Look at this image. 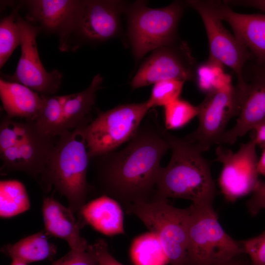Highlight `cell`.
Wrapping results in <instances>:
<instances>
[{
    "label": "cell",
    "instance_id": "cell-1",
    "mask_svg": "<svg viewBox=\"0 0 265 265\" xmlns=\"http://www.w3.org/2000/svg\"><path fill=\"white\" fill-rule=\"evenodd\" d=\"M169 146L163 133L138 135L106 165L103 179L110 194L125 205L150 200Z\"/></svg>",
    "mask_w": 265,
    "mask_h": 265
},
{
    "label": "cell",
    "instance_id": "cell-2",
    "mask_svg": "<svg viewBox=\"0 0 265 265\" xmlns=\"http://www.w3.org/2000/svg\"><path fill=\"white\" fill-rule=\"evenodd\" d=\"M163 134L172 155L168 165L161 169L153 199L180 198L193 204L212 205L217 190L202 152L185 137Z\"/></svg>",
    "mask_w": 265,
    "mask_h": 265
},
{
    "label": "cell",
    "instance_id": "cell-3",
    "mask_svg": "<svg viewBox=\"0 0 265 265\" xmlns=\"http://www.w3.org/2000/svg\"><path fill=\"white\" fill-rule=\"evenodd\" d=\"M87 124L58 136L42 176L49 187L53 186L66 198L74 213H80L85 204L88 190L90 158L84 133Z\"/></svg>",
    "mask_w": 265,
    "mask_h": 265
},
{
    "label": "cell",
    "instance_id": "cell-4",
    "mask_svg": "<svg viewBox=\"0 0 265 265\" xmlns=\"http://www.w3.org/2000/svg\"><path fill=\"white\" fill-rule=\"evenodd\" d=\"M34 122H20L7 116L0 125V154L7 171H20L36 178L42 176L55 143Z\"/></svg>",
    "mask_w": 265,
    "mask_h": 265
},
{
    "label": "cell",
    "instance_id": "cell-5",
    "mask_svg": "<svg viewBox=\"0 0 265 265\" xmlns=\"http://www.w3.org/2000/svg\"><path fill=\"white\" fill-rule=\"evenodd\" d=\"M187 209L186 265H215L245 254L240 241L221 226L212 205L192 204Z\"/></svg>",
    "mask_w": 265,
    "mask_h": 265
},
{
    "label": "cell",
    "instance_id": "cell-6",
    "mask_svg": "<svg viewBox=\"0 0 265 265\" xmlns=\"http://www.w3.org/2000/svg\"><path fill=\"white\" fill-rule=\"evenodd\" d=\"M183 2L176 1L164 7L152 8L142 0L128 8V35L136 60L147 53L174 43L183 13Z\"/></svg>",
    "mask_w": 265,
    "mask_h": 265
},
{
    "label": "cell",
    "instance_id": "cell-7",
    "mask_svg": "<svg viewBox=\"0 0 265 265\" xmlns=\"http://www.w3.org/2000/svg\"><path fill=\"white\" fill-rule=\"evenodd\" d=\"M158 237L170 265H186L187 209L173 206L167 199H153L126 207Z\"/></svg>",
    "mask_w": 265,
    "mask_h": 265
},
{
    "label": "cell",
    "instance_id": "cell-8",
    "mask_svg": "<svg viewBox=\"0 0 265 265\" xmlns=\"http://www.w3.org/2000/svg\"><path fill=\"white\" fill-rule=\"evenodd\" d=\"M149 109L146 101L99 112L84 129L89 158L107 154L132 138Z\"/></svg>",
    "mask_w": 265,
    "mask_h": 265
},
{
    "label": "cell",
    "instance_id": "cell-9",
    "mask_svg": "<svg viewBox=\"0 0 265 265\" xmlns=\"http://www.w3.org/2000/svg\"><path fill=\"white\" fill-rule=\"evenodd\" d=\"M256 146L251 136L250 140L240 144L236 152L221 146L217 147L215 160L222 164L218 184L227 201H235L253 192L260 183Z\"/></svg>",
    "mask_w": 265,
    "mask_h": 265
},
{
    "label": "cell",
    "instance_id": "cell-10",
    "mask_svg": "<svg viewBox=\"0 0 265 265\" xmlns=\"http://www.w3.org/2000/svg\"><path fill=\"white\" fill-rule=\"evenodd\" d=\"M199 123L196 130L185 138L203 153L217 144L229 121L239 112L237 90L232 84L206 94L197 106Z\"/></svg>",
    "mask_w": 265,
    "mask_h": 265
},
{
    "label": "cell",
    "instance_id": "cell-11",
    "mask_svg": "<svg viewBox=\"0 0 265 265\" xmlns=\"http://www.w3.org/2000/svg\"><path fill=\"white\" fill-rule=\"evenodd\" d=\"M196 68L187 44L176 41L154 50L141 64L131 84L136 89L162 80H193Z\"/></svg>",
    "mask_w": 265,
    "mask_h": 265
},
{
    "label": "cell",
    "instance_id": "cell-12",
    "mask_svg": "<svg viewBox=\"0 0 265 265\" xmlns=\"http://www.w3.org/2000/svg\"><path fill=\"white\" fill-rule=\"evenodd\" d=\"M21 33V54L16 70L7 80L23 84L41 95L51 96L59 89L62 75L57 70L48 72L40 59L36 44L39 28L18 14Z\"/></svg>",
    "mask_w": 265,
    "mask_h": 265
},
{
    "label": "cell",
    "instance_id": "cell-13",
    "mask_svg": "<svg viewBox=\"0 0 265 265\" xmlns=\"http://www.w3.org/2000/svg\"><path fill=\"white\" fill-rule=\"evenodd\" d=\"M186 4L195 9L204 24L208 40L210 56L236 74L237 86L246 82L243 77L245 64L251 57L249 51L224 27L222 21L206 5L204 0H187Z\"/></svg>",
    "mask_w": 265,
    "mask_h": 265
},
{
    "label": "cell",
    "instance_id": "cell-14",
    "mask_svg": "<svg viewBox=\"0 0 265 265\" xmlns=\"http://www.w3.org/2000/svg\"><path fill=\"white\" fill-rule=\"evenodd\" d=\"M128 9L119 0H80L70 36L76 35L85 41L100 42L116 37L120 30V18Z\"/></svg>",
    "mask_w": 265,
    "mask_h": 265
},
{
    "label": "cell",
    "instance_id": "cell-15",
    "mask_svg": "<svg viewBox=\"0 0 265 265\" xmlns=\"http://www.w3.org/2000/svg\"><path fill=\"white\" fill-rule=\"evenodd\" d=\"M239 112L234 126L225 132L218 144H233L239 138L265 121V69L258 66L249 82L236 86Z\"/></svg>",
    "mask_w": 265,
    "mask_h": 265
},
{
    "label": "cell",
    "instance_id": "cell-16",
    "mask_svg": "<svg viewBox=\"0 0 265 265\" xmlns=\"http://www.w3.org/2000/svg\"><path fill=\"white\" fill-rule=\"evenodd\" d=\"M208 7L232 28L234 36L256 58L258 66H265V15L234 11L224 1L204 0Z\"/></svg>",
    "mask_w": 265,
    "mask_h": 265
},
{
    "label": "cell",
    "instance_id": "cell-17",
    "mask_svg": "<svg viewBox=\"0 0 265 265\" xmlns=\"http://www.w3.org/2000/svg\"><path fill=\"white\" fill-rule=\"evenodd\" d=\"M25 3L29 10L27 21L37 23L40 29L58 34L62 46L72 31L80 0H31Z\"/></svg>",
    "mask_w": 265,
    "mask_h": 265
},
{
    "label": "cell",
    "instance_id": "cell-18",
    "mask_svg": "<svg viewBox=\"0 0 265 265\" xmlns=\"http://www.w3.org/2000/svg\"><path fill=\"white\" fill-rule=\"evenodd\" d=\"M73 211L53 197L44 199L42 214L47 234L65 240L70 249L84 250L88 244L80 235V225Z\"/></svg>",
    "mask_w": 265,
    "mask_h": 265
},
{
    "label": "cell",
    "instance_id": "cell-19",
    "mask_svg": "<svg viewBox=\"0 0 265 265\" xmlns=\"http://www.w3.org/2000/svg\"><path fill=\"white\" fill-rule=\"evenodd\" d=\"M0 97L7 117L24 118L32 122L36 119L43 102L42 95L23 84L2 78Z\"/></svg>",
    "mask_w": 265,
    "mask_h": 265
},
{
    "label": "cell",
    "instance_id": "cell-20",
    "mask_svg": "<svg viewBox=\"0 0 265 265\" xmlns=\"http://www.w3.org/2000/svg\"><path fill=\"white\" fill-rule=\"evenodd\" d=\"M80 213L96 230L106 236L124 233V217L119 203L103 195L85 204Z\"/></svg>",
    "mask_w": 265,
    "mask_h": 265
},
{
    "label": "cell",
    "instance_id": "cell-21",
    "mask_svg": "<svg viewBox=\"0 0 265 265\" xmlns=\"http://www.w3.org/2000/svg\"><path fill=\"white\" fill-rule=\"evenodd\" d=\"M102 82V77L98 74L94 77L85 90L66 95L59 135L88 124L87 117L95 104L96 93L100 89Z\"/></svg>",
    "mask_w": 265,
    "mask_h": 265
},
{
    "label": "cell",
    "instance_id": "cell-22",
    "mask_svg": "<svg viewBox=\"0 0 265 265\" xmlns=\"http://www.w3.org/2000/svg\"><path fill=\"white\" fill-rule=\"evenodd\" d=\"M1 252L11 258L26 264L52 259L56 253V246L50 243L45 232H39L14 244L1 248Z\"/></svg>",
    "mask_w": 265,
    "mask_h": 265
},
{
    "label": "cell",
    "instance_id": "cell-23",
    "mask_svg": "<svg viewBox=\"0 0 265 265\" xmlns=\"http://www.w3.org/2000/svg\"><path fill=\"white\" fill-rule=\"evenodd\" d=\"M30 207L29 199L23 184L16 180L0 182V216L12 217L27 211Z\"/></svg>",
    "mask_w": 265,
    "mask_h": 265
},
{
    "label": "cell",
    "instance_id": "cell-24",
    "mask_svg": "<svg viewBox=\"0 0 265 265\" xmlns=\"http://www.w3.org/2000/svg\"><path fill=\"white\" fill-rule=\"evenodd\" d=\"M40 111L34 121L38 129L52 138L58 136L62 116V109L66 95H43Z\"/></svg>",
    "mask_w": 265,
    "mask_h": 265
},
{
    "label": "cell",
    "instance_id": "cell-25",
    "mask_svg": "<svg viewBox=\"0 0 265 265\" xmlns=\"http://www.w3.org/2000/svg\"><path fill=\"white\" fill-rule=\"evenodd\" d=\"M223 67L210 58L197 66L195 80L200 90L207 94L232 84L231 76L224 72Z\"/></svg>",
    "mask_w": 265,
    "mask_h": 265
},
{
    "label": "cell",
    "instance_id": "cell-26",
    "mask_svg": "<svg viewBox=\"0 0 265 265\" xmlns=\"http://www.w3.org/2000/svg\"><path fill=\"white\" fill-rule=\"evenodd\" d=\"M132 257L137 265H164L168 262L158 237L152 232L135 241Z\"/></svg>",
    "mask_w": 265,
    "mask_h": 265
},
{
    "label": "cell",
    "instance_id": "cell-27",
    "mask_svg": "<svg viewBox=\"0 0 265 265\" xmlns=\"http://www.w3.org/2000/svg\"><path fill=\"white\" fill-rule=\"evenodd\" d=\"M17 6L0 22V67H3L16 47L21 44V33L17 22Z\"/></svg>",
    "mask_w": 265,
    "mask_h": 265
},
{
    "label": "cell",
    "instance_id": "cell-28",
    "mask_svg": "<svg viewBox=\"0 0 265 265\" xmlns=\"http://www.w3.org/2000/svg\"><path fill=\"white\" fill-rule=\"evenodd\" d=\"M198 107L178 99L164 106V122L167 130H176L188 124L197 116Z\"/></svg>",
    "mask_w": 265,
    "mask_h": 265
},
{
    "label": "cell",
    "instance_id": "cell-29",
    "mask_svg": "<svg viewBox=\"0 0 265 265\" xmlns=\"http://www.w3.org/2000/svg\"><path fill=\"white\" fill-rule=\"evenodd\" d=\"M185 81L167 80L154 84L147 103L150 108L157 106L164 107L179 98Z\"/></svg>",
    "mask_w": 265,
    "mask_h": 265
},
{
    "label": "cell",
    "instance_id": "cell-30",
    "mask_svg": "<svg viewBox=\"0 0 265 265\" xmlns=\"http://www.w3.org/2000/svg\"><path fill=\"white\" fill-rule=\"evenodd\" d=\"M240 242L251 265H265V231L256 237Z\"/></svg>",
    "mask_w": 265,
    "mask_h": 265
},
{
    "label": "cell",
    "instance_id": "cell-31",
    "mask_svg": "<svg viewBox=\"0 0 265 265\" xmlns=\"http://www.w3.org/2000/svg\"><path fill=\"white\" fill-rule=\"evenodd\" d=\"M52 265H97L89 248L84 250H70Z\"/></svg>",
    "mask_w": 265,
    "mask_h": 265
},
{
    "label": "cell",
    "instance_id": "cell-32",
    "mask_svg": "<svg viewBox=\"0 0 265 265\" xmlns=\"http://www.w3.org/2000/svg\"><path fill=\"white\" fill-rule=\"evenodd\" d=\"M89 248L97 265H124L111 254L104 239H99L93 244H89Z\"/></svg>",
    "mask_w": 265,
    "mask_h": 265
},
{
    "label": "cell",
    "instance_id": "cell-33",
    "mask_svg": "<svg viewBox=\"0 0 265 265\" xmlns=\"http://www.w3.org/2000/svg\"><path fill=\"white\" fill-rule=\"evenodd\" d=\"M247 207L251 215H256L265 208V183L260 182L253 196L248 201Z\"/></svg>",
    "mask_w": 265,
    "mask_h": 265
},
{
    "label": "cell",
    "instance_id": "cell-34",
    "mask_svg": "<svg viewBox=\"0 0 265 265\" xmlns=\"http://www.w3.org/2000/svg\"><path fill=\"white\" fill-rule=\"evenodd\" d=\"M228 5H239L254 7L265 12V0H224Z\"/></svg>",
    "mask_w": 265,
    "mask_h": 265
},
{
    "label": "cell",
    "instance_id": "cell-35",
    "mask_svg": "<svg viewBox=\"0 0 265 265\" xmlns=\"http://www.w3.org/2000/svg\"><path fill=\"white\" fill-rule=\"evenodd\" d=\"M252 136L257 145L265 148V121L256 126L252 131Z\"/></svg>",
    "mask_w": 265,
    "mask_h": 265
},
{
    "label": "cell",
    "instance_id": "cell-36",
    "mask_svg": "<svg viewBox=\"0 0 265 265\" xmlns=\"http://www.w3.org/2000/svg\"><path fill=\"white\" fill-rule=\"evenodd\" d=\"M245 256L246 254H242L215 265H251L248 256L246 258Z\"/></svg>",
    "mask_w": 265,
    "mask_h": 265
},
{
    "label": "cell",
    "instance_id": "cell-37",
    "mask_svg": "<svg viewBox=\"0 0 265 265\" xmlns=\"http://www.w3.org/2000/svg\"><path fill=\"white\" fill-rule=\"evenodd\" d=\"M257 169L259 174L265 176V148H264L262 155L258 159Z\"/></svg>",
    "mask_w": 265,
    "mask_h": 265
},
{
    "label": "cell",
    "instance_id": "cell-38",
    "mask_svg": "<svg viewBox=\"0 0 265 265\" xmlns=\"http://www.w3.org/2000/svg\"><path fill=\"white\" fill-rule=\"evenodd\" d=\"M10 265H27V264L19 260H13Z\"/></svg>",
    "mask_w": 265,
    "mask_h": 265
},
{
    "label": "cell",
    "instance_id": "cell-39",
    "mask_svg": "<svg viewBox=\"0 0 265 265\" xmlns=\"http://www.w3.org/2000/svg\"><path fill=\"white\" fill-rule=\"evenodd\" d=\"M262 68L265 69V66L264 67H262Z\"/></svg>",
    "mask_w": 265,
    "mask_h": 265
}]
</instances>
